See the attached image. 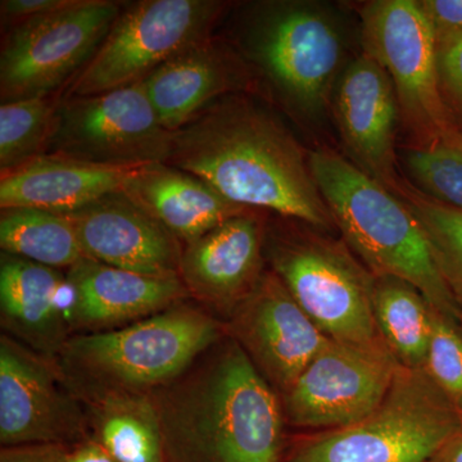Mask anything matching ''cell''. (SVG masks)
I'll use <instances>...</instances> for the list:
<instances>
[{
	"label": "cell",
	"mask_w": 462,
	"mask_h": 462,
	"mask_svg": "<svg viewBox=\"0 0 462 462\" xmlns=\"http://www.w3.org/2000/svg\"><path fill=\"white\" fill-rule=\"evenodd\" d=\"M169 165L193 173L225 199L330 233L310 152L269 109L245 94L224 97L172 134Z\"/></svg>",
	"instance_id": "obj_1"
},
{
	"label": "cell",
	"mask_w": 462,
	"mask_h": 462,
	"mask_svg": "<svg viewBox=\"0 0 462 462\" xmlns=\"http://www.w3.org/2000/svg\"><path fill=\"white\" fill-rule=\"evenodd\" d=\"M167 462H282L291 431L281 397L224 334L149 394Z\"/></svg>",
	"instance_id": "obj_2"
},
{
	"label": "cell",
	"mask_w": 462,
	"mask_h": 462,
	"mask_svg": "<svg viewBox=\"0 0 462 462\" xmlns=\"http://www.w3.org/2000/svg\"><path fill=\"white\" fill-rule=\"evenodd\" d=\"M310 166L343 242L361 263L375 276L411 282L434 310L460 321V303L406 202L334 149L310 152Z\"/></svg>",
	"instance_id": "obj_3"
},
{
	"label": "cell",
	"mask_w": 462,
	"mask_h": 462,
	"mask_svg": "<svg viewBox=\"0 0 462 462\" xmlns=\"http://www.w3.org/2000/svg\"><path fill=\"white\" fill-rule=\"evenodd\" d=\"M224 334L223 322L189 298L127 327L78 334L57 361L83 401L111 393L151 394Z\"/></svg>",
	"instance_id": "obj_4"
},
{
	"label": "cell",
	"mask_w": 462,
	"mask_h": 462,
	"mask_svg": "<svg viewBox=\"0 0 462 462\" xmlns=\"http://www.w3.org/2000/svg\"><path fill=\"white\" fill-rule=\"evenodd\" d=\"M266 223L264 260L330 339H383L374 319L375 275L342 240L300 221Z\"/></svg>",
	"instance_id": "obj_5"
},
{
	"label": "cell",
	"mask_w": 462,
	"mask_h": 462,
	"mask_svg": "<svg viewBox=\"0 0 462 462\" xmlns=\"http://www.w3.org/2000/svg\"><path fill=\"white\" fill-rule=\"evenodd\" d=\"M245 21L243 58L282 100L309 118L330 105L345 60V30L328 5L303 0L254 5Z\"/></svg>",
	"instance_id": "obj_6"
},
{
	"label": "cell",
	"mask_w": 462,
	"mask_h": 462,
	"mask_svg": "<svg viewBox=\"0 0 462 462\" xmlns=\"http://www.w3.org/2000/svg\"><path fill=\"white\" fill-rule=\"evenodd\" d=\"M460 430L425 369L402 366L384 400L361 420L318 433L291 431L282 462H427Z\"/></svg>",
	"instance_id": "obj_7"
},
{
	"label": "cell",
	"mask_w": 462,
	"mask_h": 462,
	"mask_svg": "<svg viewBox=\"0 0 462 462\" xmlns=\"http://www.w3.org/2000/svg\"><path fill=\"white\" fill-rule=\"evenodd\" d=\"M225 8L216 0H142L124 5L60 99L96 96L145 80L167 60L211 38Z\"/></svg>",
	"instance_id": "obj_8"
},
{
	"label": "cell",
	"mask_w": 462,
	"mask_h": 462,
	"mask_svg": "<svg viewBox=\"0 0 462 462\" xmlns=\"http://www.w3.org/2000/svg\"><path fill=\"white\" fill-rule=\"evenodd\" d=\"M364 53L385 69L415 147L451 143L438 89L437 36L418 0H373L360 9Z\"/></svg>",
	"instance_id": "obj_9"
},
{
	"label": "cell",
	"mask_w": 462,
	"mask_h": 462,
	"mask_svg": "<svg viewBox=\"0 0 462 462\" xmlns=\"http://www.w3.org/2000/svg\"><path fill=\"white\" fill-rule=\"evenodd\" d=\"M124 5L78 0L72 7L8 29L0 51L2 103L51 96L93 57Z\"/></svg>",
	"instance_id": "obj_10"
},
{
	"label": "cell",
	"mask_w": 462,
	"mask_h": 462,
	"mask_svg": "<svg viewBox=\"0 0 462 462\" xmlns=\"http://www.w3.org/2000/svg\"><path fill=\"white\" fill-rule=\"evenodd\" d=\"M172 134L161 124L139 81L96 96L60 99L48 154L136 169L169 162Z\"/></svg>",
	"instance_id": "obj_11"
},
{
	"label": "cell",
	"mask_w": 462,
	"mask_h": 462,
	"mask_svg": "<svg viewBox=\"0 0 462 462\" xmlns=\"http://www.w3.org/2000/svg\"><path fill=\"white\" fill-rule=\"evenodd\" d=\"M401 367L383 339H329L281 398L289 430L318 433L361 420L387 396Z\"/></svg>",
	"instance_id": "obj_12"
},
{
	"label": "cell",
	"mask_w": 462,
	"mask_h": 462,
	"mask_svg": "<svg viewBox=\"0 0 462 462\" xmlns=\"http://www.w3.org/2000/svg\"><path fill=\"white\" fill-rule=\"evenodd\" d=\"M89 437L87 404L57 358L0 336V445H69Z\"/></svg>",
	"instance_id": "obj_13"
},
{
	"label": "cell",
	"mask_w": 462,
	"mask_h": 462,
	"mask_svg": "<svg viewBox=\"0 0 462 462\" xmlns=\"http://www.w3.org/2000/svg\"><path fill=\"white\" fill-rule=\"evenodd\" d=\"M224 330L281 398L330 339L270 269Z\"/></svg>",
	"instance_id": "obj_14"
},
{
	"label": "cell",
	"mask_w": 462,
	"mask_h": 462,
	"mask_svg": "<svg viewBox=\"0 0 462 462\" xmlns=\"http://www.w3.org/2000/svg\"><path fill=\"white\" fill-rule=\"evenodd\" d=\"M330 103L351 162L401 199L404 184L398 178L396 151L400 103L385 69L366 53L356 57L343 69Z\"/></svg>",
	"instance_id": "obj_15"
},
{
	"label": "cell",
	"mask_w": 462,
	"mask_h": 462,
	"mask_svg": "<svg viewBox=\"0 0 462 462\" xmlns=\"http://www.w3.org/2000/svg\"><path fill=\"white\" fill-rule=\"evenodd\" d=\"M264 230L266 221L252 209L227 218L182 249L179 278L190 300L223 324L266 272Z\"/></svg>",
	"instance_id": "obj_16"
},
{
	"label": "cell",
	"mask_w": 462,
	"mask_h": 462,
	"mask_svg": "<svg viewBox=\"0 0 462 462\" xmlns=\"http://www.w3.org/2000/svg\"><path fill=\"white\" fill-rule=\"evenodd\" d=\"M67 215L87 258L154 278H179L184 245L123 191Z\"/></svg>",
	"instance_id": "obj_17"
},
{
	"label": "cell",
	"mask_w": 462,
	"mask_h": 462,
	"mask_svg": "<svg viewBox=\"0 0 462 462\" xmlns=\"http://www.w3.org/2000/svg\"><path fill=\"white\" fill-rule=\"evenodd\" d=\"M72 306L74 291L66 272L2 252L3 333L38 354L57 358L75 336Z\"/></svg>",
	"instance_id": "obj_18"
},
{
	"label": "cell",
	"mask_w": 462,
	"mask_h": 462,
	"mask_svg": "<svg viewBox=\"0 0 462 462\" xmlns=\"http://www.w3.org/2000/svg\"><path fill=\"white\" fill-rule=\"evenodd\" d=\"M249 67L223 42L208 38L167 60L143 84L161 124L175 133L218 99L251 90Z\"/></svg>",
	"instance_id": "obj_19"
},
{
	"label": "cell",
	"mask_w": 462,
	"mask_h": 462,
	"mask_svg": "<svg viewBox=\"0 0 462 462\" xmlns=\"http://www.w3.org/2000/svg\"><path fill=\"white\" fill-rule=\"evenodd\" d=\"M78 334L127 327L189 300L180 278H154L84 258L66 272Z\"/></svg>",
	"instance_id": "obj_20"
},
{
	"label": "cell",
	"mask_w": 462,
	"mask_h": 462,
	"mask_svg": "<svg viewBox=\"0 0 462 462\" xmlns=\"http://www.w3.org/2000/svg\"><path fill=\"white\" fill-rule=\"evenodd\" d=\"M121 191L184 245L227 218L252 211L225 199L193 173L169 163L133 169Z\"/></svg>",
	"instance_id": "obj_21"
},
{
	"label": "cell",
	"mask_w": 462,
	"mask_h": 462,
	"mask_svg": "<svg viewBox=\"0 0 462 462\" xmlns=\"http://www.w3.org/2000/svg\"><path fill=\"white\" fill-rule=\"evenodd\" d=\"M133 169L91 165L74 158L44 154L0 178V209H44L71 214L121 191Z\"/></svg>",
	"instance_id": "obj_22"
},
{
	"label": "cell",
	"mask_w": 462,
	"mask_h": 462,
	"mask_svg": "<svg viewBox=\"0 0 462 462\" xmlns=\"http://www.w3.org/2000/svg\"><path fill=\"white\" fill-rule=\"evenodd\" d=\"M84 402L89 437L116 462H167L162 431L149 394L111 393Z\"/></svg>",
	"instance_id": "obj_23"
},
{
	"label": "cell",
	"mask_w": 462,
	"mask_h": 462,
	"mask_svg": "<svg viewBox=\"0 0 462 462\" xmlns=\"http://www.w3.org/2000/svg\"><path fill=\"white\" fill-rule=\"evenodd\" d=\"M373 310L380 337L398 363L409 369H424L433 307L421 291L402 279L375 276Z\"/></svg>",
	"instance_id": "obj_24"
},
{
	"label": "cell",
	"mask_w": 462,
	"mask_h": 462,
	"mask_svg": "<svg viewBox=\"0 0 462 462\" xmlns=\"http://www.w3.org/2000/svg\"><path fill=\"white\" fill-rule=\"evenodd\" d=\"M0 247L63 272L87 258L69 215L26 207L0 209Z\"/></svg>",
	"instance_id": "obj_25"
},
{
	"label": "cell",
	"mask_w": 462,
	"mask_h": 462,
	"mask_svg": "<svg viewBox=\"0 0 462 462\" xmlns=\"http://www.w3.org/2000/svg\"><path fill=\"white\" fill-rule=\"evenodd\" d=\"M60 96L39 97L0 106V173L48 154Z\"/></svg>",
	"instance_id": "obj_26"
},
{
	"label": "cell",
	"mask_w": 462,
	"mask_h": 462,
	"mask_svg": "<svg viewBox=\"0 0 462 462\" xmlns=\"http://www.w3.org/2000/svg\"><path fill=\"white\" fill-rule=\"evenodd\" d=\"M406 202L430 239L440 272L458 303L462 300V209L443 205L403 185Z\"/></svg>",
	"instance_id": "obj_27"
},
{
	"label": "cell",
	"mask_w": 462,
	"mask_h": 462,
	"mask_svg": "<svg viewBox=\"0 0 462 462\" xmlns=\"http://www.w3.org/2000/svg\"><path fill=\"white\" fill-rule=\"evenodd\" d=\"M401 162L421 193L443 205L462 209V145L439 142L403 149Z\"/></svg>",
	"instance_id": "obj_28"
},
{
	"label": "cell",
	"mask_w": 462,
	"mask_h": 462,
	"mask_svg": "<svg viewBox=\"0 0 462 462\" xmlns=\"http://www.w3.org/2000/svg\"><path fill=\"white\" fill-rule=\"evenodd\" d=\"M424 369L462 427V327L460 321L434 309Z\"/></svg>",
	"instance_id": "obj_29"
},
{
	"label": "cell",
	"mask_w": 462,
	"mask_h": 462,
	"mask_svg": "<svg viewBox=\"0 0 462 462\" xmlns=\"http://www.w3.org/2000/svg\"><path fill=\"white\" fill-rule=\"evenodd\" d=\"M437 69L451 143L462 145V35L437 38Z\"/></svg>",
	"instance_id": "obj_30"
},
{
	"label": "cell",
	"mask_w": 462,
	"mask_h": 462,
	"mask_svg": "<svg viewBox=\"0 0 462 462\" xmlns=\"http://www.w3.org/2000/svg\"><path fill=\"white\" fill-rule=\"evenodd\" d=\"M78 0H2L0 16L2 25L12 26L33 17L54 14L72 7Z\"/></svg>",
	"instance_id": "obj_31"
},
{
	"label": "cell",
	"mask_w": 462,
	"mask_h": 462,
	"mask_svg": "<svg viewBox=\"0 0 462 462\" xmlns=\"http://www.w3.org/2000/svg\"><path fill=\"white\" fill-rule=\"evenodd\" d=\"M437 38L462 35V0H419Z\"/></svg>",
	"instance_id": "obj_32"
},
{
	"label": "cell",
	"mask_w": 462,
	"mask_h": 462,
	"mask_svg": "<svg viewBox=\"0 0 462 462\" xmlns=\"http://www.w3.org/2000/svg\"><path fill=\"white\" fill-rule=\"evenodd\" d=\"M51 462H116L93 438L69 445H51Z\"/></svg>",
	"instance_id": "obj_33"
},
{
	"label": "cell",
	"mask_w": 462,
	"mask_h": 462,
	"mask_svg": "<svg viewBox=\"0 0 462 462\" xmlns=\"http://www.w3.org/2000/svg\"><path fill=\"white\" fill-rule=\"evenodd\" d=\"M0 462H51V445L2 447Z\"/></svg>",
	"instance_id": "obj_34"
},
{
	"label": "cell",
	"mask_w": 462,
	"mask_h": 462,
	"mask_svg": "<svg viewBox=\"0 0 462 462\" xmlns=\"http://www.w3.org/2000/svg\"><path fill=\"white\" fill-rule=\"evenodd\" d=\"M427 462H462V430L447 440Z\"/></svg>",
	"instance_id": "obj_35"
},
{
	"label": "cell",
	"mask_w": 462,
	"mask_h": 462,
	"mask_svg": "<svg viewBox=\"0 0 462 462\" xmlns=\"http://www.w3.org/2000/svg\"><path fill=\"white\" fill-rule=\"evenodd\" d=\"M460 307H461L460 324H461V327H462V300H460Z\"/></svg>",
	"instance_id": "obj_36"
}]
</instances>
